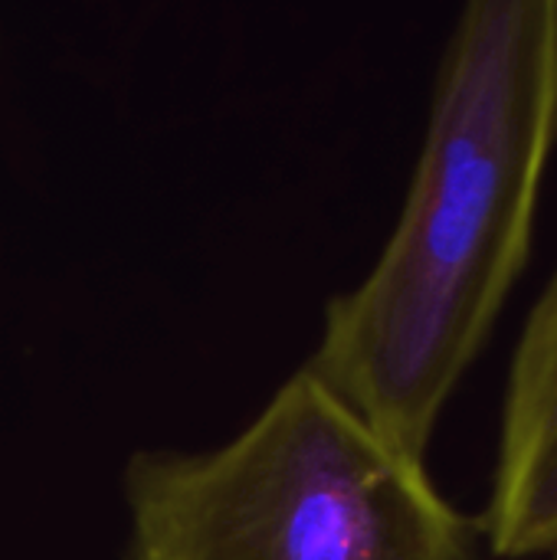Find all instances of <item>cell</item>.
Returning <instances> with one entry per match:
<instances>
[{"label":"cell","instance_id":"obj_1","mask_svg":"<svg viewBox=\"0 0 557 560\" xmlns=\"http://www.w3.org/2000/svg\"><path fill=\"white\" fill-rule=\"evenodd\" d=\"M555 151L557 0L466 3L401 217L368 276L325 305L302 364L414 459L529 266Z\"/></svg>","mask_w":557,"mask_h":560},{"label":"cell","instance_id":"obj_2","mask_svg":"<svg viewBox=\"0 0 557 560\" xmlns=\"http://www.w3.org/2000/svg\"><path fill=\"white\" fill-rule=\"evenodd\" d=\"M121 560H483L479 518L305 368L210 450L121 472Z\"/></svg>","mask_w":557,"mask_h":560},{"label":"cell","instance_id":"obj_3","mask_svg":"<svg viewBox=\"0 0 557 560\" xmlns=\"http://www.w3.org/2000/svg\"><path fill=\"white\" fill-rule=\"evenodd\" d=\"M483 541L502 560L557 548V269L512 354Z\"/></svg>","mask_w":557,"mask_h":560},{"label":"cell","instance_id":"obj_4","mask_svg":"<svg viewBox=\"0 0 557 560\" xmlns=\"http://www.w3.org/2000/svg\"><path fill=\"white\" fill-rule=\"evenodd\" d=\"M545 560H557V548H555V551H552V555H548V558H545Z\"/></svg>","mask_w":557,"mask_h":560}]
</instances>
